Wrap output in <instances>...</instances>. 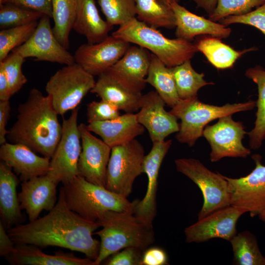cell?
<instances>
[{"label":"cell","mask_w":265,"mask_h":265,"mask_svg":"<svg viewBox=\"0 0 265 265\" xmlns=\"http://www.w3.org/2000/svg\"><path fill=\"white\" fill-rule=\"evenodd\" d=\"M79 0H52L53 34L67 50L70 46L69 35L76 17Z\"/></svg>","instance_id":"32"},{"label":"cell","mask_w":265,"mask_h":265,"mask_svg":"<svg viewBox=\"0 0 265 265\" xmlns=\"http://www.w3.org/2000/svg\"><path fill=\"white\" fill-rule=\"evenodd\" d=\"M165 105L156 91H151L143 95L139 111L136 113L137 121L147 129L152 143L164 141L179 131L178 118L165 109Z\"/></svg>","instance_id":"18"},{"label":"cell","mask_w":265,"mask_h":265,"mask_svg":"<svg viewBox=\"0 0 265 265\" xmlns=\"http://www.w3.org/2000/svg\"><path fill=\"white\" fill-rule=\"evenodd\" d=\"M245 213L231 205L216 211L185 229L186 241L202 243L214 238L230 241L238 233V220Z\"/></svg>","instance_id":"15"},{"label":"cell","mask_w":265,"mask_h":265,"mask_svg":"<svg viewBox=\"0 0 265 265\" xmlns=\"http://www.w3.org/2000/svg\"><path fill=\"white\" fill-rule=\"evenodd\" d=\"M14 249V243L0 221V256L5 257L10 254Z\"/></svg>","instance_id":"46"},{"label":"cell","mask_w":265,"mask_h":265,"mask_svg":"<svg viewBox=\"0 0 265 265\" xmlns=\"http://www.w3.org/2000/svg\"><path fill=\"white\" fill-rule=\"evenodd\" d=\"M19 182L12 169L1 161L0 162V221L7 230L25 221L16 190Z\"/></svg>","instance_id":"26"},{"label":"cell","mask_w":265,"mask_h":265,"mask_svg":"<svg viewBox=\"0 0 265 265\" xmlns=\"http://www.w3.org/2000/svg\"><path fill=\"white\" fill-rule=\"evenodd\" d=\"M81 152L78 162V175L94 184L106 187L107 165L111 148L93 135L87 125H79Z\"/></svg>","instance_id":"14"},{"label":"cell","mask_w":265,"mask_h":265,"mask_svg":"<svg viewBox=\"0 0 265 265\" xmlns=\"http://www.w3.org/2000/svg\"><path fill=\"white\" fill-rule=\"evenodd\" d=\"M172 144L171 139L153 143L150 151L144 158L143 173L148 178L147 190L141 200H136L133 213L140 221L149 226H153L157 214L156 198L160 167Z\"/></svg>","instance_id":"17"},{"label":"cell","mask_w":265,"mask_h":265,"mask_svg":"<svg viewBox=\"0 0 265 265\" xmlns=\"http://www.w3.org/2000/svg\"><path fill=\"white\" fill-rule=\"evenodd\" d=\"M96 83L94 76L77 63L57 70L45 86L47 95L58 115L76 108Z\"/></svg>","instance_id":"7"},{"label":"cell","mask_w":265,"mask_h":265,"mask_svg":"<svg viewBox=\"0 0 265 265\" xmlns=\"http://www.w3.org/2000/svg\"><path fill=\"white\" fill-rule=\"evenodd\" d=\"M137 19L155 28L176 27L174 12L164 0H135Z\"/></svg>","instance_id":"30"},{"label":"cell","mask_w":265,"mask_h":265,"mask_svg":"<svg viewBox=\"0 0 265 265\" xmlns=\"http://www.w3.org/2000/svg\"><path fill=\"white\" fill-rule=\"evenodd\" d=\"M58 184L48 174L22 182L18 198L21 209L26 211L29 221L39 218L43 210L49 212L55 206Z\"/></svg>","instance_id":"19"},{"label":"cell","mask_w":265,"mask_h":265,"mask_svg":"<svg viewBox=\"0 0 265 265\" xmlns=\"http://www.w3.org/2000/svg\"><path fill=\"white\" fill-rule=\"evenodd\" d=\"M0 159L19 176L22 182L46 175L50 170V159L37 155L22 144L6 142L1 145Z\"/></svg>","instance_id":"21"},{"label":"cell","mask_w":265,"mask_h":265,"mask_svg":"<svg viewBox=\"0 0 265 265\" xmlns=\"http://www.w3.org/2000/svg\"><path fill=\"white\" fill-rule=\"evenodd\" d=\"M168 256L161 248L153 247L146 249L143 253L141 265H168Z\"/></svg>","instance_id":"44"},{"label":"cell","mask_w":265,"mask_h":265,"mask_svg":"<svg viewBox=\"0 0 265 265\" xmlns=\"http://www.w3.org/2000/svg\"><path fill=\"white\" fill-rule=\"evenodd\" d=\"M170 5L175 17V34L177 38L190 41L195 36L200 35L222 39L228 38L231 34V28L198 16L180 5L179 2H173Z\"/></svg>","instance_id":"22"},{"label":"cell","mask_w":265,"mask_h":265,"mask_svg":"<svg viewBox=\"0 0 265 265\" xmlns=\"http://www.w3.org/2000/svg\"><path fill=\"white\" fill-rule=\"evenodd\" d=\"M256 102L253 100L222 106L206 104L197 97L180 100L169 112L181 120L175 138L180 143L192 147L203 136L207 124L223 116L253 109Z\"/></svg>","instance_id":"6"},{"label":"cell","mask_w":265,"mask_h":265,"mask_svg":"<svg viewBox=\"0 0 265 265\" xmlns=\"http://www.w3.org/2000/svg\"><path fill=\"white\" fill-rule=\"evenodd\" d=\"M259 218L265 223V210L258 215Z\"/></svg>","instance_id":"49"},{"label":"cell","mask_w":265,"mask_h":265,"mask_svg":"<svg viewBox=\"0 0 265 265\" xmlns=\"http://www.w3.org/2000/svg\"><path fill=\"white\" fill-rule=\"evenodd\" d=\"M78 108L72 110L70 117L63 120L61 136L50 159L48 174L62 185L78 175V162L82 149L78 125Z\"/></svg>","instance_id":"10"},{"label":"cell","mask_w":265,"mask_h":265,"mask_svg":"<svg viewBox=\"0 0 265 265\" xmlns=\"http://www.w3.org/2000/svg\"><path fill=\"white\" fill-rule=\"evenodd\" d=\"M218 22L226 26L233 24L249 25L258 28L265 35V4L244 14L227 16Z\"/></svg>","instance_id":"40"},{"label":"cell","mask_w":265,"mask_h":265,"mask_svg":"<svg viewBox=\"0 0 265 265\" xmlns=\"http://www.w3.org/2000/svg\"><path fill=\"white\" fill-rule=\"evenodd\" d=\"M90 92L126 113H134L139 110L143 96L141 92L132 89L107 72L98 76Z\"/></svg>","instance_id":"24"},{"label":"cell","mask_w":265,"mask_h":265,"mask_svg":"<svg viewBox=\"0 0 265 265\" xmlns=\"http://www.w3.org/2000/svg\"><path fill=\"white\" fill-rule=\"evenodd\" d=\"M1 4H11L39 12L52 18V0H2Z\"/></svg>","instance_id":"43"},{"label":"cell","mask_w":265,"mask_h":265,"mask_svg":"<svg viewBox=\"0 0 265 265\" xmlns=\"http://www.w3.org/2000/svg\"><path fill=\"white\" fill-rule=\"evenodd\" d=\"M146 81L155 88L168 106L172 107L180 101L172 68L153 53Z\"/></svg>","instance_id":"29"},{"label":"cell","mask_w":265,"mask_h":265,"mask_svg":"<svg viewBox=\"0 0 265 265\" xmlns=\"http://www.w3.org/2000/svg\"><path fill=\"white\" fill-rule=\"evenodd\" d=\"M100 226L72 210L60 188L57 203L43 217L7 230L15 244H27L42 248L56 246L81 252L95 261L100 242L92 237Z\"/></svg>","instance_id":"1"},{"label":"cell","mask_w":265,"mask_h":265,"mask_svg":"<svg viewBox=\"0 0 265 265\" xmlns=\"http://www.w3.org/2000/svg\"><path fill=\"white\" fill-rule=\"evenodd\" d=\"M178 96L181 100L197 97L198 90L203 86L213 85L204 79L205 74L193 68L190 59L172 67Z\"/></svg>","instance_id":"34"},{"label":"cell","mask_w":265,"mask_h":265,"mask_svg":"<svg viewBox=\"0 0 265 265\" xmlns=\"http://www.w3.org/2000/svg\"><path fill=\"white\" fill-rule=\"evenodd\" d=\"M12 96L6 76L0 67V101L9 100Z\"/></svg>","instance_id":"47"},{"label":"cell","mask_w":265,"mask_h":265,"mask_svg":"<svg viewBox=\"0 0 265 265\" xmlns=\"http://www.w3.org/2000/svg\"><path fill=\"white\" fill-rule=\"evenodd\" d=\"M175 164L177 171L190 179L201 191L203 204L198 219L230 205L228 184L223 175L211 171L193 158L176 159Z\"/></svg>","instance_id":"8"},{"label":"cell","mask_w":265,"mask_h":265,"mask_svg":"<svg viewBox=\"0 0 265 265\" xmlns=\"http://www.w3.org/2000/svg\"><path fill=\"white\" fill-rule=\"evenodd\" d=\"M197 7L203 8L210 15L216 7L217 0H191Z\"/></svg>","instance_id":"48"},{"label":"cell","mask_w":265,"mask_h":265,"mask_svg":"<svg viewBox=\"0 0 265 265\" xmlns=\"http://www.w3.org/2000/svg\"><path fill=\"white\" fill-rule=\"evenodd\" d=\"M2 0H0V2Z\"/></svg>","instance_id":"51"},{"label":"cell","mask_w":265,"mask_h":265,"mask_svg":"<svg viewBox=\"0 0 265 265\" xmlns=\"http://www.w3.org/2000/svg\"><path fill=\"white\" fill-rule=\"evenodd\" d=\"M51 18L44 15L30 38L12 52L24 58L33 57L35 60L55 62L66 65L75 63L72 55L57 40L51 27Z\"/></svg>","instance_id":"13"},{"label":"cell","mask_w":265,"mask_h":265,"mask_svg":"<svg viewBox=\"0 0 265 265\" xmlns=\"http://www.w3.org/2000/svg\"><path fill=\"white\" fill-rule=\"evenodd\" d=\"M145 150L137 139L111 149L106 188L128 198L135 179L143 173Z\"/></svg>","instance_id":"9"},{"label":"cell","mask_w":265,"mask_h":265,"mask_svg":"<svg viewBox=\"0 0 265 265\" xmlns=\"http://www.w3.org/2000/svg\"><path fill=\"white\" fill-rule=\"evenodd\" d=\"M25 59L18 53L12 52L0 61V67L6 76L12 96L19 92L27 81L22 69Z\"/></svg>","instance_id":"39"},{"label":"cell","mask_w":265,"mask_h":265,"mask_svg":"<svg viewBox=\"0 0 265 265\" xmlns=\"http://www.w3.org/2000/svg\"><path fill=\"white\" fill-rule=\"evenodd\" d=\"M4 258L13 265H96L95 261L79 258L72 253L59 251L50 255L37 246L27 244H15L14 251Z\"/></svg>","instance_id":"25"},{"label":"cell","mask_w":265,"mask_h":265,"mask_svg":"<svg viewBox=\"0 0 265 265\" xmlns=\"http://www.w3.org/2000/svg\"><path fill=\"white\" fill-rule=\"evenodd\" d=\"M38 21L1 29L0 31V61L14 49L26 43L34 32Z\"/></svg>","instance_id":"36"},{"label":"cell","mask_w":265,"mask_h":265,"mask_svg":"<svg viewBox=\"0 0 265 265\" xmlns=\"http://www.w3.org/2000/svg\"><path fill=\"white\" fill-rule=\"evenodd\" d=\"M246 77L255 82L258 87V96L256 106L257 109L254 127L247 132L251 149H259L265 139V70L257 66L247 69Z\"/></svg>","instance_id":"31"},{"label":"cell","mask_w":265,"mask_h":265,"mask_svg":"<svg viewBox=\"0 0 265 265\" xmlns=\"http://www.w3.org/2000/svg\"><path fill=\"white\" fill-rule=\"evenodd\" d=\"M144 250L136 247H127L112 255L106 262L107 265H141Z\"/></svg>","instance_id":"42"},{"label":"cell","mask_w":265,"mask_h":265,"mask_svg":"<svg viewBox=\"0 0 265 265\" xmlns=\"http://www.w3.org/2000/svg\"><path fill=\"white\" fill-rule=\"evenodd\" d=\"M119 109L113 104L101 100L93 101L87 105V118L88 123L115 119L121 114Z\"/></svg>","instance_id":"41"},{"label":"cell","mask_w":265,"mask_h":265,"mask_svg":"<svg viewBox=\"0 0 265 265\" xmlns=\"http://www.w3.org/2000/svg\"><path fill=\"white\" fill-rule=\"evenodd\" d=\"M97 222L102 229L94 233L101 240L99 253L95 261L96 265L127 247L145 250L155 240L153 226L142 222L133 212L108 211Z\"/></svg>","instance_id":"3"},{"label":"cell","mask_w":265,"mask_h":265,"mask_svg":"<svg viewBox=\"0 0 265 265\" xmlns=\"http://www.w3.org/2000/svg\"><path fill=\"white\" fill-rule=\"evenodd\" d=\"M233 251V264L265 265L256 236L248 231L237 233L230 241Z\"/></svg>","instance_id":"33"},{"label":"cell","mask_w":265,"mask_h":265,"mask_svg":"<svg viewBox=\"0 0 265 265\" xmlns=\"http://www.w3.org/2000/svg\"><path fill=\"white\" fill-rule=\"evenodd\" d=\"M130 46V43L111 35L99 43L80 45L74 55L75 62L89 74L99 76L115 64Z\"/></svg>","instance_id":"16"},{"label":"cell","mask_w":265,"mask_h":265,"mask_svg":"<svg viewBox=\"0 0 265 265\" xmlns=\"http://www.w3.org/2000/svg\"><path fill=\"white\" fill-rule=\"evenodd\" d=\"M106 22L119 26L136 18L135 0H98Z\"/></svg>","instance_id":"35"},{"label":"cell","mask_w":265,"mask_h":265,"mask_svg":"<svg viewBox=\"0 0 265 265\" xmlns=\"http://www.w3.org/2000/svg\"><path fill=\"white\" fill-rule=\"evenodd\" d=\"M112 35L148 50L170 68L191 59L198 52L190 41L169 39L136 18L119 26Z\"/></svg>","instance_id":"4"},{"label":"cell","mask_w":265,"mask_h":265,"mask_svg":"<svg viewBox=\"0 0 265 265\" xmlns=\"http://www.w3.org/2000/svg\"><path fill=\"white\" fill-rule=\"evenodd\" d=\"M232 115L223 116L213 125H207L203 136L209 143L210 160L216 162L222 158H246L251 154L249 149L242 143L247 132L241 121H236Z\"/></svg>","instance_id":"12"},{"label":"cell","mask_w":265,"mask_h":265,"mask_svg":"<svg viewBox=\"0 0 265 265\" xmlns=\"http://www.w3.org/2000/svg\"><path fill=\"white\" fill-rule=\"evenodd\" d=\"M252 158L255 167L249 174L239 178L224 177L228 184L230 205L254 217L265 210V165L260 155L254 154Z\"/></svg>","instance_id":"11"},{"label":"cell","mask_w":265,"mask_h":265,"mask_svg":"<svg viewBox=\"0 0 265 265\" xmlns=\"http://www.w3.org/2000/svg\"><path fill=\"white\" fill-rule=\"evenodd\" d=\"M17 111V119L8 130V139L51 159L60 139L62 127L50 96L33 88Z\"/></svg>","instance_id":"2"},{"label":"cell","mask_w":265,"mask_h":265,"mask_svg":"<svg viewBox=\"0 0 265 265\" xmlns=\"http://www.w3.org/2000/svg\"><path fill=\"white\" fill-rule=\"evenodd\" d=\"M113 26L99 15L94 0H79L72 29L84 36L87 43L93 44L102 42L108 36Z\"/></svg>","instance_id":"27"},{"label":"cell","mask_w":265,"mask_h":265,"mask_svg":"<svg viewBox=\"0 0 265 265\" xmlns=\"http://www.w3.org/2000/svg\"><path fill=\"white\" fill-rule=\"evenodd\" d=\"M1 29L24 25L37 21L43 14L11 4H0Z\"/></svg>","instance_id":"37"},{"label":"cell","mask_w":265,"mask_h":265,"mask_svg":"<svg viewBox=\"0 0 265 265\" xmlns=\"http://www.w3.org/2000/svg\"><path fill=\"white\" fill-rule=\"evenodd\" d=\"M61 188L69 208L83 218L94 222L108 211L133 212L136 202V200L130 202L127 198L80 175L63 184Z\"/></svg>","instance_id":"5"},{"label":"cell","mask_w":265,"mask_h":265,"mask_svg":"<svg viewBox=\"0 0 265 265\" xmlns=\"http://www.w3.org/2000/svg\"><path fill=\"white\" fill-rule=\"evenodd\" d=\"M151 55L142 47L130 46L124 55L106 72L132 89L142 92L147 83Z\"/></svg>","instance_id":"20"},{"label":"cell","mask_w":265,"mask_h":265,"mask_svg":"<svg viewBox=\"0 0 265 265\" xmlns=\"http://www.w3.org/2000/svg\"><path fill=\"white\" fill-rule=\"evenodd\" d=\"M194 45L197 51L201 52L217 69L232 67L242 55L257 49L253 47L242 51H236L223 43L220 39L211 36L198 38Z\"/></svg>","instance_id":"28"},{"label":"cell","mask_w":265,"mask_h":265,"mask_svg":"<svg viewBox=\"0 0 265 265\" xmlns=\"http://www.w3.org/2000/svg\"><path fill=\"white\" fill-rule=\"evenodd\" d=\"M88 129L95 133L111 148L126 144L141 135L145 128L137 121L136 113H126L109 120L88 123Z\"/></svg>","instance_id":"23"},{"label":"cell","mask_w":265,"mask_h":265,"mask_svg":"<svg viewBox=\"0 0 265 265\" xmlns=\"http://www.w3.org/2000/svg\"><path fill=\"white\" fill-rule=\"evenodd\" d=\"M264 4L265 0H217L216 7L208 19L219 22L229 16L247 13Z\"/></svg>","instance_id":"38"},{"label":"cell","mask_w":265,"mask_h":265,"mask_svg":"<svg viewBox=\"0 0 265 265\" xmlns=\"http://www.w3.org/2000/svg\"><path fill=\"white\" fill-rule=\"evenodd\" d=\"M166 2L169 3L170 4L173 2H179L180 0H164Z\"/></svg>","instance_id":"50"},{"label":"cell","mask_w":265,"mask_h":265,"mask_svg":"<svg viewBox=\"0 0 265 265\" xmlns=\"http://www.w3.org/2000/svg\"><path fill=\"white\" fill-rule=\"evenodd\" d=\"M11 106L9 100L0 101V144L6 142L8 130L7 124L10 117Z\"/></svg>","instance_id":"45"}]
</instances>
